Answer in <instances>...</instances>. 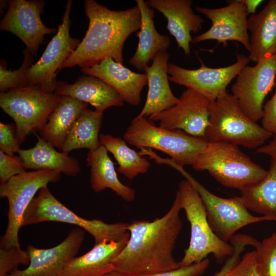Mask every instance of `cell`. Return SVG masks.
I'll return each instance as SVG.
<instances>
[{"label": "cell", "instance_id": "obj_1", "mask_svg": "<svg viewBox=\"0 0 276 276\" xmlns=\"http://www.w3.org/2000/svg\"><path fill=\"white\" fill-rule=\"evenodd\" d=\"M177 191L167 213L152 221L133 220L128 223L129 238L113 261L114 270L127 274L157 273L179 268L173 253L182 223Z\"/></svg>", "mask_w": 276, "mask_h": 276}, {"label": "cell", "instance_id": "obj_2", "mask_svg": "<svg viewBox=\"0 0 276 276\" xmlns=\"http://www.w3.org/2000/svg\"><path fill=\"white\" fill-rule=\"evenodd\" d=\"M84 9L89 19L88 29L61 68L75 65L81 68L92 67L106 58L123 64L125 42L131 34L141 28L139 6L115 11L94 0H85Z\"/></svg>", "mask_w": 276, "mask_h": 276}, {"label": "cell", "instance_id": "obj_3", "mask_svg": "<svg viewBox=\"0 0 276 276\" xmlns=\"http://www.w3.org/2000/svg\"><path fill=\"white\" fill-rule=\"evenodd\" d=\"M192 167L196 171H207L223 186L240 192L260 183L268 173L238 146L221 142H208Z\"/></svg>", "mask_w": 276, "mask_h": 276}, {"label": "cell", "instance_id": "obj_4", "mask_svg": "<svg viewBox=\"0 0 276 276\" xmlns=\"http://www.w3.org/2000/svg\"><path fill=\"white\" fill-rule=\"evenodd\" d=\"M208 142H226L250 149L264 145L273 134L248 118L237 99L226 90L210 105Z\"/></svg>", "mask_w": 276, "mask_h": 276}, {"label": "cell", "instance_id": "obj_5", "mask_svg": "<svg viewBox=\"0 0 276 276\" xmlns=\"http://www.w3.org/2000/svg\"><path fill=\"white\" fill-rule=\"evenodd\" d=\"M124 140L136 148L154 149L168 155L176 164L193 166L208 141L179 129L156 126L143 117H136L123 135Z\"/></svg>", "mask_w": 276, "mask_h": 276}, {"label": "cell", "instance_id": "obj_6", "mask_svg": "<svg viewBox=\"0 0 276 276\" xmlns=\"http://www.w3.org/2000/svg\"><path fill=\"white\" fill-rule=\"evenodd\" d=\"M178 191L181 209L185 211L191 226L189 245L185 250L183 257L178 262L179 267L199 263L210 254L213 255L217 262L223 263L232 254L233 247L213 232L208 223L201 199L188 180L179 182Z\"/></svg>", "mask_w": 276, "mask_h": 276}, {"label": "cell", "instance_id": "obj_7", "mask_svg": "<svg viewBox=\"0 0 276 276\" xmlns=\"http://www.w3.org/2000/svg\"><path fill=\"white\" fill-rule=\"evenodd\" d=\"M153 160L157 164L167 165L175 169L191 183L201 199L211 229L224 242L227 243L237 231L247 225L264 221H276V217L251 215L240 197L224 198L213 194L187 172L183 166L171 159L155 154Z\"/></svg>", "mask_w": 276, "mask_h": 276}, {"label": "cell", "instance_id": "obj_8", "mask_svg": "<svg viewBox=\"0 0 276 276\" xmlns=\"http://www.w3.org/2000/svg\"><path fill=\"white\" fill-rule=\"evenodd\" d=\"M49 221L77 225L94 237L95 244L104 241H120L129 238L128 223L109 224L101 220L82 218L61 203L46 186L39 190L28 206L24 215L22 226Z\"/></svg>", "mask_w": 276, "mask_h": 276}, {"label": "cell", "instance_id": "obj_9", "mask_svg": "<svg viewBox=\"0 0 276 276\" xmlns=\"http://www.w3.org/2000/svg\"><path fill=\"white\" fill-rule=\"evenodd\" d=\"M61 173L51 170L26 171L0 185V197L8 202V224L1 240V248H20L18 234L25 213L35 195L49 183L60 180Z\"/></svg>", "mask_w": 276, "mask_h": 276}, {"label": "cell", "instance_id": "obj_10", "mask_svg": "<svg viewBox=\"0 0 276 276\" xmlns=\"http://www.w3.org/2000/svg\"><path fill=\"white\" fill-rule=\"evenodd\" d=\"M61 98L29 85L1 93L0 107L14 120L17 138L22 143L30 131L44 127Z\"/></svg>", "mask_w": 276, "mask_h": 276}, {"label": "cell", "instance_id": "obj_11", "mask_svg": "<svg viewBox=\"0 0 276 276\" xmlns=\"http://www.w3.org/2000/svg\"><path fill=\"white\" fill-rule=\"evenodd\" d=\"M275 79L276 54L254 66H245L236 77L231 88L232 95L245 114L254 122L262 119L264 99L274 86Z\"/></svg>", "mask_w": 276, "mask_h": 276}, {"label": "cell", "instance_id": "obj_12", "mask_svg": "<svg viewBox=\"0 0 276 276\" xmlns=\"http://www.w3.org/2000/svg\"><path fill=\"white\" fill-rule=\"evenodd\" d=\"M72 5V1L68 0L62 23L58 26L56 35L49 42L38 61L33 64L27 73L29 85H36L46 93H54L57 73L80 42L79 39L70 35Z\"/></svg>", "mask_w": 276, "mask_h": 276}, {"label": "cell", "instance_id": "obj_13", "mask_svg": "<svg viewBox=\"0 0 276 276\" xmlns=\"http://www.w3.org/2000/svg\"><path fill=\"white\" fill-rule=\"evenodd\" d=\"M236 61L228 66L212 68L201 63L195 70L182 67L168 63V74L170 81L196 91L206 97L211 102L216 100L235 78L241 70L250 61L243 54L237 55Z\"/></svg>", "mask_w": 276, "mask_h": 276}, {"label": "cell", "instance_id": "obj_14", "mask_svg": "<svg viewBox=\"0 0 276 276\" xmlns=\"http://www.w3.org/2000/svg\"><path fill=\"white\" fill-rule=\"evenodd\" d=\"M0 22V29L10 32L24 43L32 54L36 55L45 34L55 33L58 29L44 25L40 15L44 2L36 0H12Z\"/></svg>", "mask_w": 276, "mask_h": 276}, {"label": "cell", "instance_id": "obj_15", "mask_svg": "<svg viewBox=\"0 0 276 276\" xmlns=\"http://www.w3.org/2000/svg\"><path fill=\"white\" fill-rule=\"evenodd\" d=\"M179 99L175 105L150 116L149 119L168 129H179L192 136L205 137L211 102L190 89L183 90Z\"/></svg>", "mask_w": 276, "mask_h": 276}, {"label": "cell", "instance_id": "obj_16", "mask_svg": "<svg viewBox=\"0 0 276 276\" xmlns=\"http://www.w3.org/2000/svg\"><path fill=\"white\" fill-rule=\"evenodd\" d=\"M195 9L209 18L212 26L205 32L193 37V43L215 40L224 44L227 41H236L242 43L249 52L248 14L242 0L228 1L227 6L219 8L197 6Z\"/></svg>", "mask_w": 276, "mask_h": 276}, {"label": "cell", "instance_id": "obj_17", "mask_svg": "<svg viewBox=\"0 0 276 276\" xmlns=\"http://www.w3.org/2000/svg\"><path fill=\"white\" fill-rule=\"evenodd\" d=\"M84 235L81 228H74L54 247L43 249L28 245L26 251L30 261L27 268L17 269L7 276H61L65 265L78 252Z\"/></svg>", "mask_w": 276, "mask_h": 276}, {"label": "cell", "instance_id": "obj_18", "mask_svg": "<svg viewBox=\"0 0 276 276\" xmlns=\"http://www.w3.org/2000/svg\"><path fill=\"white\" fill-rule=\"evenodd\" d=\"M149 6L162 13L167 20V29L186 56L190 54L191 32L201 30L203 19L192 8L191 0H148Z\"/></svg>", "mask_w": 276, "mask_h": 276}, {"label": "cell", "instance_id": "obj_19", "mask_svg": "<svg viewBox=\"0 0 276 276\" xmlns=\"http://www.w3.org/2000/svg\"><path fill=\"white\" fill-rule=\"evenodd\" d=\"M81 70L86 75L97 77L108 83L124 101L133 106L140 104L141 93L147 84L145 73H135L111 58H106L92 67L81 68Z\"/></svg>", "mask_w": 276, "mask_h": 276}, {"label": "cell", "instance_id": "obj_20", "mask_svg": "<svg viewBox=\"0 0 276 276\" xmlns=\"http://www.w3.org/2000/svg\"><path fill=\"white\" fill-rule=\"evenodd\" d=\"M169 54L166 51L158 53L151 64L145 69L148 90L146 100L137 117L147 118L175 105L179 99L173 94L168 75Z\"/></svg>", "mask_w": 276, "mask_h": 276}, {"label": "cell", "instance_id": "obj_21", "mask_svg": "<svg viewBox=\"0 0 276 276\" xmlns=\"http://www.w3.org/2000/svg\"><path fill=\"white\" fill-rule=\"evenodd\" d=\"M54 93L89 103L95 110L102 112L111 106H122L124 102L120 94L108 83L88 75L80 77L73 84L57 81Z\"/></svg>", "mask_w": 276, "mask_h": 276}, {"label": "cell", "instance_id": "obj_22", "mask_svg": "<svg viewBox=\"0 0 276 276\" xmlns=\"http://www.w3.org/2000/svg\"><path fill=\"white\" fill-rule=\"evenodd\" d=\"M128 239L95 244L85 254L71 259L64 266L61 276H103L114 270L113 261Z\"/></svg>", "mask_w": 276, "mask_h": 276}, {"label": "cell", "instance_id": "obj_23", "mask_svg": "<svg viewBox=\"0 0 276 276\" xmlns=\"http://www.w3.org/2000/svg\"><path fill=\"white\" fill-rule=\"evenodd\" d=\"M250 32V61H259L276 54V0H270L258 13L247 18Z\"/></svg>", "mask_w": 276, "mask_h": 276}, {"label": "cell", "instance_id": "obj_24", "mask_svg": "<svg viewBox=\"0 0 276 276\" xmlns=\"http://www.w3.org/2000/svg\"><path fill=\"white\" fill-rule=\"evenodd\" d=\"M141 15V25L136 33L139 42L136 50L129 63L140 71H145L148 63L159 53L166 52L171 40L169 36L159 34L154 21V9L146 1L136 0Z\"/></svg>", "mask_w": 276, "mask_h": 276}, {"label": "cell", "instance_id": "obj_25", "mask_svg": "<svg viewBox=\"0 0 276 276\" xmlns=\"http://www.w3.org/2000/svg\"><path fill=\"white\" fill-rule=\"evenodd\" d=\"M35 146L29 149H20L18 152L26 169L51 170L70 176H75L80 171L77 159L63 152L55 150L49 142L37 135Z\"/></svg>", "mask_w": 276, "mask_h": 276}, {"label": "cell", "instance_id": "obj_26", "mask_svg": "<svg viewBox=\"0 0 276 276\" xmlns=\"http://www.w3.org/2000/svg\"><path fill=\"white\" fill-rule=\"evenodd\" d=\"M107 152L101 145L95 150L89 151L87 154V165L90 168L91 188L96 193L110 189L124 200L133 201L135 196V190L120 181Z\"/></svg>", "mask_w": 276, "mask_h": 276}, {"label": "cell", "instance_id": "obj_27", "mask_svg": "<svg viewBox=\"0 0 276 276\" xmlns=\"http://www.w3.org/2000/svg\"><path fill=\"white\" fill-rule=\"evenodd\" d=\"M87 108L88 105L86 103L71 97L62 96L47 123L39 131L40 136L54 147L61 150L75 121Z\"/></svg>", "mask_w": 276, "mask_h": 276}, {"label": "cell", "instance_id": "obj_28", "mask_svg": "<svg viewBox=\"0 0 276 276\" xmlns=\"http://www.w3.org/2000/svg\"><path fill=\"white\" fill-rule=\"evenodd\" d=\"M103 112L85 109L78 117L70 132L61 149L68 154L72 150L86 148L94 151L101 145L99 133Z\"/></svg>", "mask_w": 276, "mask_h": 276}, {"label": "cell", "instance_id": "obj_29", "mask_svg": "<svg viewBox=\"0 0 276 276\" xmlns=\"http://www.w3.org/2000/svg\"><path fill=\"white\" fill-rule=\"evenodd\" d=\"M270 157L265 178L241 191L240 197L248 210L263 216L276 217V155Z\"/></svg>", "mask_w": 276, "mask_h": 276}, {"label": "cell", "instance_id": "obj_30", "mask_svg": "<svg viewBox=\"0 0 276 276\" xmlns=\"http://www.w3.org/2000/svg\"><path fill=\"white\" fill-rule=\"evenodd\" d=\"M100 145L110 152L117 162L118 172L129 179H133L138 175L146 173L150 163L126 144V142L119 137L111 134H100Z\"/></svg>", "mask_w": 276, "mask_h": 276}, {"label": "cell", "instance_id": "obj_31", "mask_svg": "<svg viewBox=\"0 0 276 276\" xmlns=\"http://www.w3.org/2000/svg\"><path fill=\"white\" fill-rule=\"evenodd\" d=\"M24 59L20 67L14 71L8 70L1 62L0 90L1 93L11 89L29 86L27 79V73L33 64V58L31 53L27 49L24 51Z\"/></svg>", "mask_w": 276, "mask_h": 276}, {"label": "cell", "instance_id": "obj_32", "mask_svg": "<svg viewBox=\"0 0 276 276\" xmlns=\"http://www.w3.org/2000/svg\"><path fill=\"white\" fill-rule=\"evenodd\" d=\"M257 269L261 276H276V233L255 247Z\"/></svg>", "mask_w": 276, "mask_h": 276}, {"label": "cell", "instance_id": "obj_33", "mask_svg": "<svg viewBox=\"0 0 276 276\" xmlns=\"http://www.w3.org/2000/svg\"><path fill=\"white\" fill-rule=\"evenodd\" d=\"M29 257L26 250L21 248H0V276H7L18 269L20 264L28 265Z\"/></svg>", "mask_w": 276, "mask_h": 276}, {"label": "cell", "instance_id": "obj_34", "mask_svg": "<svg viewBox=\"0 0 276 276\" xmlns=\"http://www.w3.org/2000/svg\"><path fill=\"white\" fill-rule=\"evenodd\" d=\"M233 247L232 254L227 258L224 264L220 270L213 276H225V275L240 260L241 254L245 250L247 246L252 245L250 237L245 234H236L229 240Z\"/></svg>", "mask_w": 276, "mask_h": 276}, {"label": "cell", "instance_id": "obj_35", "mask_svg": "<svg viewBox=\"0 0 276 276\" xmlns=\"http://www.w3.org/2000/svg\"><path fill=\"white\" fill-rule=\"evenodd\" d=\"M210 261L205 258L201 262L193 264L186 267L179 268L168 272L141 274H127L116 270H113L103 276H199L206 269Z\"/></svg>", "mask_w": 276, "mask_h": 276}, {"label": "cell", "instance_id": "obj_36", "mask_svg": "<svg viewBox=\"0 0 276 276\" xmlns=\"http://www.w3.org/2000/svg\"><path fill=\"white\" fill-rule=\"evenodd\" d=\"M26 170L19 156L8 155L0 150L1 183L24 173Z\"/></svg>", "mask_w": 276, "mask_h": 276}, {"label": "cell", "instance_id": "obj_37", "mask_svg": "<svg viewBox=\"0 0 276 276\" xmlns=\"http://www.w3.org/2000/svg\"><path fill=\"white\" fill-rule=\"evenodd\" d=\"M19 142L14 133L11 124L0 123V150L5 153L14 155L19 151Z\"/></svg>", "mask_w": 276, "mask_h": 276}, {"label": "cell", "instance_id": "obj_38", "mask_svg": "<svg viewBox=\"0 0 276 276\" xmlns=\"http://www.w3.org/2000/svg\"><path fill=\"white\" fill-rule=\"evenodd\" d=\"M225 276H261L257 269L255 250L245 253Z\"/></svg>", "mask_w": 276, "mask_h": 276}, {"label": "cell", "instance_id": "obj_39", "mask_svg": "<svg viewBox=\"0 0 276 276\" xmlns=\"http://www.w3.org/2000/svg\"><path fill=\"white\" fill-rule=\"evenodd\" d=\"M262 126L276 135V89L274 95L263 105Z\"/></svg>", "mask_w": 276, "mask_h": 276}, {"label": "cell", "instance_id": "obj_40", "mask_svg": "<svg viewBox=\"0 0 276 276\" xmlns=\"http://www.w3.org/2000/svg\"><path fill=\"white\" fill-rule=\"evenodd\" d=\"M256 152L270 157L276 155V135L269 143L257 149Z\"/></svg>", "mask_w": 276, "mask_h": 276}, {"label": "cell", "instance_id": "obj_41", "mask_svg": "<svg viewBox=\"0 0 276 276\" xmlns=\"http://www.w3.org/2000/svg\"><path fill=\"white\" fill-rule=\"evenodd\" d=\"M246 8L248 14L256 13L257 7L263 1L261 0H242Z\"/></svg>", "mask_w": 276, "mask_h": 276}]
</instances>
